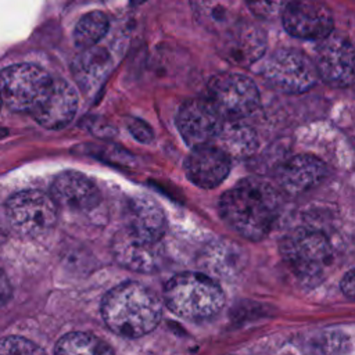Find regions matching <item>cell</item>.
<instances>
[{"instance_id":"obj_19","label":"cell","mask_w":355,"mask_h":355,"mask_svg":"<svg viewBox=\"0 0 355 355\" xmlns=\"http://www.w3.org/2000/svg\"><path fill=\"white\" fill-rule=\"evenodd\" d=\"M123 227L137 236L161 241L166 222L161 208L154 201L146 197H137L128 205Z\"/></svg>"},{"instance_id":"obj_13","label":"cell","mask_w":355,"mask_h":355,"mask_svg":"<svg viewBox=\"0 0 355 355\" xmlns=\"http://www.w3.org/2000/svg\"><path fill=\"white\" fill-rule=\"evenodd\" d=\"M315 68L318 76L329 85L347 87L354 80V47L343 36L327 35L318 47Z\"/></svg>"},{"instance_id":"obj_23","label":"cell","mask_w":355,"mask_h":355,"mask_svg":"<svg viewBox=\"0 0 355 355\" xmlns=\"http://www.w3.org/2000/svg\"><path fill=\"white\" fill-rule=\"evenodd\" d=\"M0 355H47L42 347L33 341L18 337L8 336L0 338Z\"/></svg>"},{"instance_id":"obj_17","label":"cell","mask_w":355,"mask_h":355,"mask_svg":"<svg viewBox=\"0 0 355 355\" xmlns=\"http://www.w3.org/2000/svg\"><path fill=\"white\" fill-rule=\"evenodd\" d=\"M326 175L327 166L320 158L300 154L282 165L277 172V183L284 193L298 196L318 186Z\"/></svg>"},{"instance_id":"obj_22","label":"cell","mask_w":355,"mask_h":355,"mask_svg":"<svg viewBox=\"0 0 355 355\" xmlns=\"http://www.w3.org/2000/svg\"><path fill=\"white\" fill-rule=\"evenodd\" d=\"M108 17L101 11L85 14L76 24L73 31L75 44L83 50L94 47L108 32Z\"/></svg>"},{"instance_id":"obj_28","label":"cell","mask_w":355,"mask_h":355,"mask_svg":"<svg viewBox=\"0 0 355 355\" xmlns=\"http://www.w3.org/2000/svg\"><path fill=\"white\" fill-rule=\"evenodd\" d=\"M3 240H4V232H3V227H1V225H0V244H1Z\"/></svg>"},{"instance_id":"obj_16","label":"cell","mask_w":355,"mask_h":355,"mask_svg":"<svg viewBox=\"0 0 355 355\" xmlns=\"http://www.w3.org/2000/svg\"><path fill=\"white\" fill-rule=\"evenodd\" d=\"M50 196L57 205L76 211L90 209L100 201L96 184L78 171H65L57 175L51 183Z\"/></svg>"},{"instance_id":"obj_5","label":"cell","mask_w":355,"mask_h":355,"mask_svg":"<svg viewBox=\"0 0 355 355\" xmlns=\"http://www.w3.org/2000/svg\"><path fill=\"white\" fill-rule=\"evenodd\" d=\"M6 216L17 234L37 237L55 225L57 204L50 194L39 190H24L7 200Z\"/></svg>"},{"instance_id":"obj_14","label":"cell","mask_w":355,"mask_h":355,"mask_svg":"<svg viewBox=\"0 0 355 355\" xmlns=\"http://www.w3.org/2000/svg\"><path fill=\"white\" fill-rule=\"evenodd\" d=\"M76 110L75 89L62 79H53L47 93L31 111V115L46 129H61L73 119Z\"/></svg>"},{"instance_id":"obj_12","label":"cell","mask_w":355,"mask_h":355,"mask_svg":"<svg viewBox=\"0 0 355 355\" xmlns=\"http://www.w3.org/2000/svg\"><path fill=\"white\" fill-rule=\"evenodd\" d=\"M266 50V36L262 28L250 21H237L220 33L219 53L230 64L248 67L257 62Z\"/></svg>"},{"instance_id":"obj_10","label":"cell","mask_w":355,"mask_h":355,"mask_svg":"<svg viewBox=\"0 0 355 355\" xmlns=\"http://www.w3.org/2000/svg\"><path fill=\"white\" fill-rule=\"evenodd\" d=\"M111 248L116 262L135 272L151 273L164 262L161 241L137 236L123 226L115 233Z\"/></svg>"},{"instance_id":"obj_4","label":"cell","mask_w":355,"mask_h":355,"mask_svg":"<svg viewBox=\"0 0 355 355\" xmlns=\"http://www.w3.org/2000/svg\"><path fill=\"white\" fill-rule=\"evenodd\" d=\"M282 252L290 269L305 282L322 280L333 263L330 240L313 227H298L287 234Z\"/></svg>"},{"instance_id":"obj_29","label":"cell","mask_w":355,"mask_h":355,"mask_svg":"<svg viewBox=\"0 0 355 355\" xmlns=\"http://www.w3.org/2000/svg\"><path fill=\"white\" fill-rule=\"evenodd\" d=\"M146 0H130V3L132 4H135V6H137V4H141V3H144Z\"/></svg>"},{"instance_id":"obj_26","label":"cell","mask_w":355,"mask_h":355,"mask_svg":"<svg viewBox=\"0 0 355 355\" xmlns=\"http://www.w3.org/2000/svg\"><path fill=\"white\" fill-rule=\"evenodd\" d=\"M11 298V284L7 276L0 270V306L7 304Z\"/></svg>"},{"instance_id":"obj_21","label":"cell","mask_w":355,"mask_h":355,"mask_svg":"<svg viewBox=\"0 0 355 355\" xmlns=\"http://www.w3.org/2000/svg\"><path fill=\"white\" fill-rule=\"evenodd\" d=\"M54 355H114V351L92 333L71 331L58 340Z\"/></svg>"},{"instance_id":"obj_18","label":"cell","mask_w":355,"mask_h":355,"mask_svg":"<svg viewBox=\"0 0 355 355\" xmlns=\"http://www.w3.org/2000/svg\"><path fill=\"white\" fill-rule=\"evenodd\" d=\"M197 22L208 32L220 35L241 19V0H190Z\"/></svg>"},{"instance_id":"obj_1","label":"cell","mask_w":355,"mask_h":355,"mask_svg":"<svg viewBox=\"0 0 355 355\" xmlns=\"http://www.w3.org/2000/svg\"><path fill=\"white\" fill-rule=\"evenodd\" d=\"M225 223L248 240H261L273 227L280 211L276 189L261 178H247L229 189L219 201Z\"/></svg>"},{"instance_id":"obj_9","label":"cell","mask_w":355,"mask_h":355,"mask_svg":"<svg viewBox=\"0 0 355 355\" xmlns=\"http://www.w3.org/2000/svg\"><path fill=\"white\" fill-rule=\"evenodd\" d=\"M287 33L305 40H322L331 33L333 14L322 0H291L282 11Z\"/></svg>"},{"instance_id":"obj_15","label":"cell","mask_w":355,"mask_h":355,"mask_svg":"<svg viewBox=\"0 0 355 355\" xmlns=\"http://www.w3.org/2000/svg\"><path fill=\"white\" fill-rule=\"evenodd\" d=\"M186 176L198 187L214 189L230 172V157L218 146L194 147L184 162Z\"/></svg>"},{"instance_id":"obj_6","label":"cell","mask_w":355,"mask_h":355,"mask_svg":"<svg viewBox=\"0 0 355 355\" xmlns=\"http://www.w3.org/2000/svg\"><path fill=\"white\" fill-rule=\"evenodd\" d=\"M265 80L276 90L287 94L308 92L318 82L315 64L297 49H277L262 65Z\"/></svg>"},{"instance_id":"obj_11","label":"cell","mask_w":355,"mask_h":355,"mask_svg":"<svg viewBox=\"0 0 355 355\" xmlns=\"http://www.w3.org/2000/svg\"><path fill=\"white\" fill-rule=\"evenodd\" d=\"M223 118L208 100L186 101L176 118L180 136L190 147H201L216 140Z\"/></svg>"},{"instance_id":"obj_20","label":"cell","mask_w":355,"mask_h":355,"mask_svg":"<svg viewBox=\"0 0 355 355\" xmlns=\"http://www.w3.org/2000/svg\"><path fill=\"white\" fill-rule=\"evenodd\" d=\"M216 140L219 148L230 158H244L251 155L258 146L255 132L243 119H223Z\"/></svg>"},{"instance_id":"obj_7","label":"cell","mask_w":355,"mask_h":355,"mask_svg":"<svg viewBox=\"0 0 355 355\" xmlns=\"http://www.w3.org/2000/svg\"><path fill=\"white\" fill-rule=\"evenodd\" d=\"M255 83L237 72H222L208 83V101L223 119H244L259 105Z\"/></svg>"},{"instance_id":"obj_30","label":"cell","mask_w":355,"mask_h":355,"mask_svg":"<svg viewBox=\"0 0 355 355\" xmlns=\"http://www.w3.org/2000/svg\"><path fill=\"white\" fill-rule=\"evenodd\" d=\"M0 107H1V98H0Z\"/></svg>"},{"instance_id":"obj_8","label":"cell","mask_w":355,"mask_h":355,"mask_svg":"<svg viewBox=\"0 0 355 355\" xmlns=\"http://www.w3.org/2000/svg\"><path fill=\"white\" fill-rule=\"evenodd\" d=\"M53 78L33 64H15L0 73L1 103L14 111H31L47 93Z\"/></svg>"},{"instance_id":"obj_2","label":"cell","mask_w":355,"mask_h":355,"mask_svg":"<svg viewBox=\"0 0 355 355\" xmlns=\"http://www.w3.org/2000/svg\"><path fill=\"white\" fill-rule=\"evenodd\" d=\"M101 316L115 334L137 338L157 327L162 316V304L148 287L137 282H123L104 295Z\"/></svg>"},{"instance_id":"obj_27","label":"cell","mask_w":355,"mask_h":355,"mask_svg":"<svg viewBox=\"0 0 355 355\" xmlns=\"http://www.w3.org/2000/svg\"><path fill=\"white\" fill-rule=\"evenodd\" d=\"M354 286H355V280H354V270H348L345 273V276L341 280V290L345 295L352 297L354 295Z\"/></svg>"},{"instance_id":"obj_3","label":"cell","mask_w":355,"mask_h":355,"mask_svg":"<svg viewBox=\"0 0 355 355\" xmlns=\"http://www.w3.org/2000/svg\"><path fill=\"white\" fill-rule=\"evenodd\" d=\"M164 298L173 313L193 322L216 316L225 304L219 284L196 272H183L171 277L164 287Z\"/></svg>"},{"instance_id":"obj_24","label":"cell","mask_w":355,"mask_h":355,"mask_svg":"<svg viewBox=\"0 0 355 355\" xmlns=\"http://www.w3.org/2000/svg\"><path fill=\"white\" fill-rule=\"evenodd\" d=\"M248 10L261 19H273L282 14L287 0H244Z\"/></svg>"},{"instance_id":"obj_25","label":"cell","mask_w":355,"mask_h":355,"mask_svg":"<svg viewBox=\"0 0 355 355\" xmlns=\"http://www.w3.org/2000/svg\"><path fill=\"white\" fill-rule=\"evenodd\" d=\"M128 129L132 133V136H135L141 143H150L153 140V130H151V128L146 122H143L140 119L132 118L128 122Z\"/></svg>"}]
</instances>
